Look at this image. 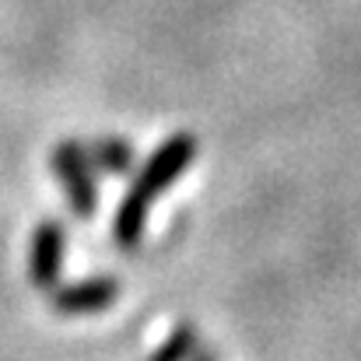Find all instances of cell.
Returning a JSON list of instances; mask_svg holds the SVG:
<instances>
[{"mask_svg": "<svg viewBox=\"0 0 361 361\" xmlns=\"http://www.w3.org/2000/svg\"><path fill=\"white\" fill-rule=\"evenodd\" d=\"M197 158V137L193 133H172L165 144L154 147V154L140 165L133 186L126 190L116 221H113V239L120 249H133L144 239V225H147V207L193 165Z\"/></svg>", "mask_w": 361, "mask_h": 361, "instance_id": "obj_1", "label": "cell"}, {"mask_svg": "<svg viewBox=\"0 0 361 361\" xmlns=\"http://www.w3.org/2000/svg\"><path fill=\"white\" fill-rule=\"evenodd\" d=\"M49 165H53V172L60 176L74 214H78L81 221H88V218L95 214L99 193H95V176H92V161H88L85 147L74 144V140H63V144H56V151L49 154Z\"/></svg>", "mask_w": 361, "mask_h": 361, "instance_id": "obj_2", "label": "cell"}, {"mask_svg": "<svg viewBox=\"0 0 361 361\" xmlns=\"http://www.w3.org/2000/svg\"><path fill=\"white\" fill-rule=\"evenodd\" d=\"M63 225L56 221H42L32 235V249H28V277L35 288L53 291L60 281V267H63Z\"/></svg>", "mask_w": 361, "mask_h": 361, "instance_id": "obj_3", "label": "cell"}, {"mask_svg": "<svg viewBox=\"0 0 361 361\" xmlns=\"http://www.w3.org/2000/svg\"><path fill=\"white\" fill-rule=\"evenodd\" d=\"M120 298V281L116 277H88L78 284H67L53 291V309L63 316H92L109 309Z\"/></svg>", "mask_w": 361, "mask_h": 361, "instance_id": "obj_4", "label": "cell"}, {"mask_svg": "<svg viewBox=\"0 0 361 361\" xmlns=\"http://www.w3.org/2000/svg\"><path fill=\"white\" fill-rule=\"evenodd\" d=\"M85 154H88V161L95 165V169H102V172H109V176H126L130 169H133V147L120 140V137H102V140H92L88 147H85Z\"/></svg>", "mask_w": 361, "mask_h": 361, "instance_id": "obj_5", "label": "cell"}, {"mask_svg": "<svg viewBox=\"0 0 361 361\" xmlns=\"http://www.w3.org/2000/svg\"><path fill=\"white\" fill-rule=\"evenodd\" d=\"M197 348H200L197 330H193L190 323H183V326H176V330L169 334V341H165V344H161L147 361H190Z\"/></svg>", "mask_w": 361, "mask_h": 361, "instance_id": "obj_6", "label": "cell"}, {"mask_svg": "<svg viewBox=\"0 0 361 361\" xmlns=\"http://www.w3.org/2000/svg\"><path fill=\"white\" fill-rule=\"evenodd\" d=\"M190 361H218V358H214V355H211L207 348H197V351H193V358H190Z\"/></svg>", "mask_w": 361, "mask_h": 361, "instance_id": "obj_7", "label": "cell"}]
</instances>
